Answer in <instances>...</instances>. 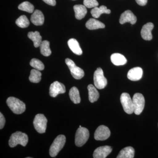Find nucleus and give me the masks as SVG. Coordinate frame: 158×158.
<instances>
[{"instance_id":"1","label":"nucleus","mask_w":158,"mask_h":158,"mask_svg":"<svg viewBox=\"0 0 158 158\" xmlns=\"http://www.w3.org/2000/svg\"><path fill=\"white\" fill-rule=\"evenodd\" d=\"M6 102L10 110L15 114H22L25 111V104L16 98L10 97L7 99Z\"/></svg>"},{"instance_id":"2","label":"nucleus","mask_w":158,"mask_h":158,"mask_svg":"<svg viewBox=\"0 0 158 158\" xmlns=\"http://www.w3.org/2000/svg\"><path fill=\"white\" fill-rule=\"evenodd\" d=\"M28 142V137L25 133L17 131L13 133L10 137L9 144L10 147L13 148L18 144L25 146Z\"/></svg>"},{"instance_id":"3","label":"nucleus","mask_w":158,"mask_h":158,"mask_svg":"<svg viewBox=\"0 0 158 158\" xmlns=\"http://www.w3.org/2000/svg\"><path fill=\"white\" fill-rule=\"evenodd\" d=\"M66 138L63 135L57 136L51 145L49 154L52 157H55L65 145Z\"/></svg>"},{"instance_id":"4","label":"nucleus","mask_w":158,"mask_h":158,"mask_svg":"<svg viewBox=\"0 0 158 158\" xmlns=\"http://www.w3.org/2000/svg\"><path fill=\"white\" fill-rule=\"evenodd\" d=\"M89 131L85 127H79L76 133L75 144L77 147H81L88 141L89 139Z\"/></svg>"},{"instance_id":"5","label":"nucleus","mask_w":158,"mask_h":158,"mask_svg":"<svg viewBox=\"0 0 158 158\" xmlns=\"http://www.w3.org/2000/svg\"><path fill=\"white\" fill-rule=\"evenodd\" d=\"M94 86L98 89L104 88L107 85V80L104 75L103 71L101 68H97L94 74Z\"/></svg>"},{"instance_id":"6","label":"nucleus","mask_w":158,"mask_h":158,"mask_svg":"<svg viewBox=\"0 0 158 158\" xmlns=\"http://www.w3.org/2000/svg\"><path fill=\"white\" fill-rule=\"evenodd\" d=\"M132 100L134 113L136 115H140L144 110L145 105L144 96L141 93H136L133 96Z\"/></svg>"},{"instance_id":"7","label":"nucleus","mask_w":158,"mask_h":158,"mask_svg":"<svg viewBox=\"0 0 158 158\" xmlns=\"http://www.w3.org/2000/svg\"><path fill=\"white\" fill-rule=\"evenodd\" d=\"M48 120L42 114H38L35 116L33 123L35 129L40 134L45 132Z\"/></svg>"},{"instance_id":"8","label":"nucleus","mask_w":158,"mask_h":158,"mask_svg":"<svg viewBox=\"0 0 158 158\" xmlns=\"http://www.w3.org/2000/svg\"><path fill=\"white\" fill-rule=\"evenodd\" d=\"M65 62L68 66L70 71L71 73L74 78L77 80H80L84 77L85 72L84 70L82 69L77 66L73 60L67 58L65 59Z\"/></svg>"},{"instance_id":"9","label":"nucleus","mask_w":158,"mask_h":158,"mask_svg":"<svg viewBox=\"0 0 158 158\" xmlns=\"http://www.w3.org/2000/svg\"><path fill=\"white\" fill-rule=\"evenodd\" d=\"M120 102L124 111L128 114L134 113L133 100L129 94L123 93L120 97Z\"/></svg>"},{"instance_id":"10","label":"nucleus","mask_w":158,"mask_h":158,"mask_svg":"<svg viewBox=\"0 0 158 158\" xmlns=\"http://www.w3.org/2000/svg\"><path fill=\"white\" fill-rule=\"evenodd\" d=\"M110 130L107 127L104 125L100 126L94 133V139L97 141H104L110 137Z\"/></svg>"},{"instance_id":"11","label":"nucleus","mask_w":158,"mask_h":158,"mask_svg":"<svg viewBox=\"0 0 158 158\" xmlns=\"http://www.w3.org/2000/svg\"><path fill=\"white\" fill-rule=\"evenodd\" d=\"M65 86L58 81H55L51 84L49 88L50 95L52 97H56L60 94L65 93Z\"/></svg>"},{"instance_id":"12","label":"nucleus","mask_w":158,"mask_h":158,"mask_svg":"<svg viewBox=\"0 0 158 158\" xmlns=\"http://www.w3.org/2000/svg\"><path fill=\"white\" fill-rule=\"evenodd\" d=\"M137 22V17L131 11L127 10L121 15L119 19V23L123 24L126 23H130L131 24L134 25Z\"/></svg>"},{"instance_id":"13","label":"nucleus","mask_w":158,"mask_h":158,"mask_svg":"<svg viewBox=\"0 0 158 158\" xmlns=\"http://www.w3.org/2000/svg\"><path fill=\"white\" fill-rule=\"evenodd\" d=\"M112 148L110 146H101L97 148L93 153L94 158H105L112 152Z\"/></svg>"},{"instance_id":"14","label":"nucleus","mask_w":158,"mask_h":158,"mask_svg":"<svg viewBox=\"0 0 158 158\" xmlns=\"http://www.w3.org/2000/svg\"><path fill=\"white\" fill-rule=\"evenodd\" d=\"M154 28L152 23H148L144 25L141 29V34L142 38L144 40H150L152 39V31Z\"/></svg>"},{"instance_id":"15","label":"nucleus","mask_w":158,"mask_h":158,"mask_svg":"<svg viewBox=\"0 0 158 158\" xmlns=\"http://www.w3.org/2000/svg\"><path fill=\"white\" fill-rule=\"evenodd\" d=\"M143 70L141 67H137L131 69L127 73V78L132 81H138L142 78Z\"/></svg>"},{"instance_id":"16","label":"nucleus","mask_w":158,"mask_h":158,"mask_svg":"<svg viewBox=\"0 0 158 158\" xmlns=\"http://www.w3.org/2000/svg\"><path fill=\"white\" fill-rule=\"evenodd\" d=\"M31 22L35 26H41L44 21V15L41 11L39 10L34 11L31 16Z\"/></svg>"},{"instance_id":"17","label":"nucleus","mask_w":158,"mask_h":158,"mask_svg":"<svg viewBox=\"0 0 158 158\" xmlns=\"http://www.w3.org/2000/svg\"><path fill=\"white\" fill-rule=\"evenodd\" d=\"M86 27L90 30H97V29L104 28L105 25L101 22L91 18L88 20L86 23Z\"/></svg>"},{"instance_id":"18","label":"nucleus","mask_w":158,"mask_h":158,"mask_svg":"<svg viewBox=\"0 0 158 158\" xmlns=\"http://www.w3.org/2000/svg\"><path fill=\"white\" fill-rule=\"evenodd\" d=\"M68 45L71 50L76 55L80 56L83 53L81 48L77 40L74 38L69 39L68 41Z\"/></svg>"},{"instance_id":"19","label":"nucleus","mask_w":158,"mask_h":158,"mask_svg":"<svg viewBox=\"0 0 158 158\" xmlns=\"http://www.w3.org/2000/svg\"><path fill=\"white\" fill-rule=\"evenodd\" d=\"M91 15L94 18H98L102 14H110L111 10L107 9L106 6H102L99 8L96 7L94 8L90 11Z\"/></svg>"},{"instance_id":"20","label":"nucleus","mask_w":158,"mask_h":158,"mask_svg":"<svg viewBox=\"0 0 158 158\" xmlns=\"http://www.w3.org/2000/svg\"><path fill=\"white\" fill-rule=\"evenodd\" d=\"M73 9L75 14V17L77 19H82L87 14V9L84 5H75L74 6Z\"/></svg>"},{"instance_id":"21","label":"nucleus","mask_w":158,"mask_h":158,"mask_svg":"<svg viewBox=\"0 0 158 158\" xmlns=\"http://www.w3.org/2000/svg\"><path fill=\"white\" fill-rule=\"evenodd\" d=\"M111 62L114 65H124L127 62L125 57L119 53H114L111 56Z\"/></svg>"},{"instance_id":"22","label":"nucleus","mask_w":158,"mask_h":158,"mask_svg":"<svg viewBox=\"0 0 158 158\" xmlns=\"http://www.w3.org/2000/svg\"><path fill=\"white\" fill-rule=\"evenodd\" d=\"M135 149L129 146L122 149L116 157L117 158H133L135 156Z\"/></svg>"},{"instance_id":"23","label":"nucleus","mask_w":158,"mask_h":158,"mask_svg":"<svg viewBox=\"0 0 158 158\" xmlns=\"http://www.w3.org/2000/svg\"><path fill=\"white\" fill-rule=\"evenodd\" d=\"M89 100L90 102L94 103L96 102L99 97V94L95 86L89 85L88 87Z\"/></svg>"},{"instance_id":"24","label":"nucleus","mask_w":158,"mask_h":158,"mask_svg":"<svg viewBox=\"0 0 158 158\" xmlns=\"http://www.w3.org/2000/svg\"><path fill=\"white\" fill-rule=\"evenodd\" d=\"M28 37L34 42V47L38 48L42 42V37L38 31L30 32L28 34Z\"/></svg>"},{"instance_id":"25","label":"nucleus","mask_w":158,"mask_h":158,"mask_svg":"<svg viewBox=\"0 0 158 158\" xmlns=\"http://www.w3.org/2000/svg\"><path fill=\"white\" fill-rule=\"evenodd\" d=\"M69 97L71 100L74 104H79L81 102V99L80 93L77 88L75 87L71 88L69 92Z\"/></svg>"},{"instance_id":"26","label":"nucleus","mask_w":158,"mask_h":158,"mask_svg":"<svg viewBox=\"0 0 158 158\" xmlns=\"http://www.w3.org/2000/svg\"><path fill=\"white\" fill-rule=\"evenodd\" d=\"M40 53L43 56L47 57L50 56L52 51L50 48V43L48 40H44L40 46Z\"/></svg>"},{"instance_id":"27","label":"nucleus","mask_w":158,"mask_h":158,"mask_svg":"<svg viewBox=\"0 0 158 158\" xmlns=\"http://www.w3.org/2000/svg\"><path fill=\"white\" fill-rule=\"evenodd\" d=\"M41 73L39 70L36 69H32L29 77V80L32 83H38L41 81Z\"/></svg>"},{"instance_id":"28","label":"nucleus","mask_w":158,"mask_h":158,"mask_svg":"<svg viewBox=\"0 0 158 158\" xmlns=\"http://www.w3.org/2000/svg\"><path fill=\"white\" fill-rule=\"evenodd\" d=\"M15 23L19 27L25 28L27 27L30 25V22L27 16L21 15L16 20Z\"/></svg>"},{"instance_id":"29","label":"nucleus","mask_w":158,"mask_h":158,"mask_svg":"<svg viewBox=\"0 0 158 158\" xmlns=\"http://www.w3.org/2000/svg\"><path fill=\"white\" fill-rule=\"evenodd\" d=\"M18 9L22 11H27L29 13H31L34 12V6L29 2H25L20 4L18 6Z\"/></svg>"},{"instance_id":"30","label":"nucleus","mask_w":158,"mask_h":158,"mask_svg":"<svg viewBox=\"0 0 158 158\" xmlns=\"http://www.w3.org/2000/svg\"><path fill=\"white\" fill-rule=\"evenodd\" d=\"M30 65L33 68L39 71L44 70V65L40 60L37 59H33L30 62Z\"/></svg>"},{"instance_id":"31","label":"nucleus","mask_w":158,"mask_h":158,"mask_svg":"<svg viewBox=\"0 0 158 158\" xmlns=\"http://www.w3.org/2000/svg\"><path fill=\"white\" fill-rule=\"evenodd\" d=\"M84 5L86 8H94L98 6V3L97 0H84Z\"/></svg>"},{"instance_id":"32","label":"nucleus","mask_w":158,"mask_h":158,"mask_svg":"<svg viewBox=\"0 0 158 158\" xmlns=\"http://www.w3.org/2000/svg\"><path fill=\"white\" fill-rule=\"evenodd\" d=\"M6 119L2 113H0V129H2L5 126Z\"/></svg>"},{"instance_id":"33","label":"nucleus","mask_w":158,"mask_h":158,"mask_svg":"<svg viewBox=\"0 0 158 158\" xmlns=\"http://www.w3.org/2000/svg\"><path fill=\"white\" fill-rule=\"evenodd\" d=\"M48 5L51 6H55L56 4V0H42Z\"/></svg>"},{"instance_id":"34","label":"nucleus","mask_w":158,"mask_h":158,"mask_svg":"<svg viewBox=\"0 0 158 158\" xmlns=\"http://www.w3.org/2000/svg\"><path fill=\"white\" fill-rule=\"evenodd\" d=\"M136 2L139 6H144L147 4L148 0H135Z\"/></svg>"},{"instance_id":"35","label":"nucleus","mask_w":158,"mask_h":158,"mask_svg":"<svg viewBox=\"0 0 158 158\" xmlns=\"http://www.w3.org/2000/svg\"><path fill=\"white\" fill-rule=\"evenodd\" d=\"M82 127L80 125V127Z\"/></svg>"},{"instance_id":"36","label":"nucleus","mask_w":158,"mask_h":158,"mask_svg":"<svg viewBox=\"0 0 158 158\" xmlns=\"http://www.w3.org/2000/svg\"><path fill=\"white\" fill-rule=\"evenodd\" d=\"M73 1H74V0H73Z\"/></svg>"}]
</instances>
